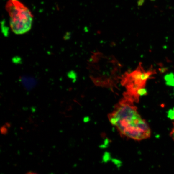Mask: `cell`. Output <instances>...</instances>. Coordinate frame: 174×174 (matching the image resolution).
<instances>
[{"label": "cell", "instance_id": "2", "mask_svg": "<svg viewBox=\"0 0 174 174\" xmlns=\"http://www.w3.org/2000/svg\"><path fill=\"white\" fill-rule=\"evenodd\" d=\"M6 7L9 15L10 26L13 32L16 35H23L30 30L33 15L20 0H9Z\"/></svg>", "mask_w": 174, "mask_h": 174}, {"label": "cell", "instance_id": "1", "mask_svg": "<svg viewBox=\"0 0 174 174\" xmlns=\"http://www.w3.org/2000/svg\"><path fill=\"white\" fill-rule=\"evenodd\" d=\"M108 118L121 135L127 138L140 141L150 138L151 135L148 124L139 114L133 101L126 98L116 104Z\"/></svg>", "mask_w": 174, "mask_h": 174}, {"label": "cell", "instance_id": "5", "mask_svg": "<svg viewBox=\"0 0 174 174\" xmlns=\"http://www.w3.org/2000/svg\"><path fill=\"white\" fill-rule=\"evenodd\" d=\"M110 155L109 153H106L104 155L103 157V160L104 162H107L110 159Z\"/></svg>", "mask_w": 174, "mask_h": 174}, {"label": "cell", "instance_id": "4", "mask_svg": "<svg viewBox=\"0 0 174 174\" xmlns=\"http://www.w3.org/2000/svg\"><path fill=\"white\" fill-rule=\"evenodd\" d=\"M7 127L6 125H4L3 127H2L1 128V133L3 135H5L7 133Z\"/></svg>", "mask_w": 174, "mask_h": 174}, {"label": "cell", "instance_id": "7", "mask_svg": "<svg viewBox=\"0 0 174 174\" xmlns=\"http://www.w3.org/2000/svg\"><path fill=\"white\" fill-rule=\"evenodd\" d=\"M145 0H138L137 1V5L138 6H142L143 5L144 2H145Z\"/></svg>", "mask_w": 174, "mask_h": 174}, {"label": "cell", "instance_id": "3", "mask_svg": "<svg viewBox=\"0 0 174 174\" xmlns=\"http://www.w3.org/2000/svg\"><path fill=\"white\" fill-rule=\"evenodd\" d=\"M147 90L144 88V87L139 89L137 92V95L138 98L140 96L145 95L147 94Z\"/></svg>", "mask_w": 174, "mask_h": 174}, {"label": "cell", "instance_id": "8", "mask_svg": "<svg viewBox=\"0 0 174 174\" xmlns=\"http://www.w3.org/2000/svg\"><path fill=\"white\" fill-rule=\"evenodd\" d=\"M88 120H89V119H88V117H86L84 119V122H88Z\"/></svg>", "mask_w": 174, "mask_h": 174}, {"label": "cell", "instance_id": "6", "mask_svg": "<svg viewBox=\"0 0 174 174\" xmlns=\"http://www.w3.org/2000/svg\"><path fill=\"white\" fill-rule=\"evenodd\" d=\"M173 120L174 121L173 122V127L172 129L171 132H170V137H171V138L174 141V119Z\"/></svg>", "mask_w": 174, "mask_h": 174}]
</instances>
